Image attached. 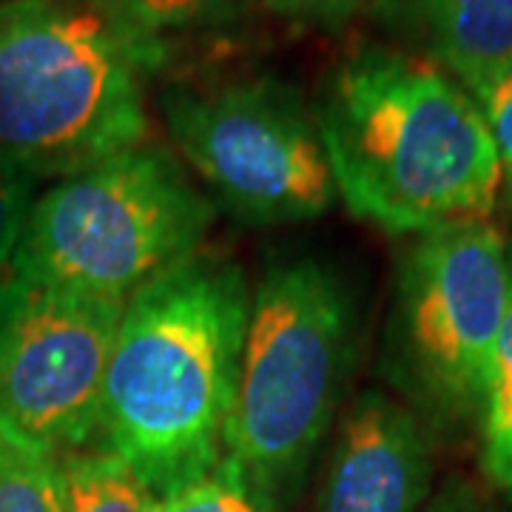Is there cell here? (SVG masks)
Here are the masks:
<instances>
[{
	"instance_id": "obj_16",
	"label": "cell",
	"mask_w": 512,
	"mask_h": 512,
	"mask_svg": "<svg viewBox=\"0 0 512 512\" xmlns=\"http://www.w3.org/2000/svg\"><path fill=\"white\" fill-rule=\"evenodd\" d=\"M40 183L29 168L0 157V282L9 276Z\"/></svg>"
},
{
	"instance_id": "obj_6",
	"label": "cell",
	"mask_w": 512,
	"mask_h": 512,
	"mask_svg": "<svg viewBox=\"0 0 512 512\" xmlns=\"http://www.w3.org/2000/svg\"><path fill=\"white\" fill-rule=\"evenodd\" d=\"M510 296V251L490 220L424 231L404 256L384 373L424 416L481 419Z\"/></svg>"
},
{
	"instance_id": "obj_10",
	"label": "cell",
	"mask_w": 512,
	"mask_h": 512,
	"mask_svg": "<svg viewBox=\"0 0 512 512\" xmlns=\"http://www.w3.org/2000/svg\"><path fill=\"white\" fill-rule=\"evenodd\" d=\"M470 97L512 72V0H382Z\"/></svg>"
},
{
	"instance_id": "obj_2",
	"label": "cell",
	"mask_w": 512,
	"mask_h": 512,
	"mask_svg": "<svg viewBox=\"0 0 512 512\" xmlns=\"http://www.w3.org/2000/svg\"><path fill=\"white\" fill-rule=\"evenodd\" d=\"M248 313L242 268L208 254L188 256L126 299L97 433L157 498L220 467Z\"/></svg>"
},
{
	"instance_id": "obj_4",
	"label": "cell",
	"mask_w": 512,
	"mask_h": 512,
	"mask_svg": "<svg viewBox=\"0 0 512 512\" xmlns=\"http://www.w3.org/2000/svg\"><path fill=\"white\" fill-rule=\"evenodd\" d=\"M353 353L345 279L316 256L274 262L251 293L222 470L276 510L339 410Z\"/></svg>"
},
{
	"instance_id": "obj_11",
	"label": "cell",
	"mask_w": 512,
	"mask_h": 512,
	"mask_svg": "<svg viewBox=\"0 0 512 512\" xmlns=\"http://www.w3.org/2000/svg\"><path fill=\"white\" fill-rule=\"evenodd\" d=\"M60 512H157L160 498L109 450L57 461Z\"/></svg>"
},
{
	"instance_id": "obj_9",
	"label": "cell",
	"mask_w": 512,
	"mask_h": 512,
	"mask_svg": "<svg viewBox=\"0 0 512 512\" xmlns=\"http://www.w3.org/2000/svg\"><path fill=\"white\" fill-rule=\"evenodd\" d=\"M430 484L421 419L382 390L362 393L339 427L316 512H419Z\"/></svg>"
},
{
	"instance_id": "obj_19",
	"label": "cell",
	"mask_w": 512,
	"mask_h": 512,
	"mask_svg": "<svg viewBox=\"0 0 512 512\" xmlns=\"http://www.w3.org/2000/svg\"><path fill=\"white\" fill-rule=\"evenodd\" d=\"M433 512H470V510H467V507H456V504H444V501H441L439 507H436Z\"/></svg>"
},
{
	"instance_id": "obj_1",
	"label": "cell",
	"mask_w": 512,
	"mask_h": 512,
	"mask_svg": "<svg viewBox=\"0 0 512 512\" xmlns=\"http://www.w3.org/2000/svg\"><path fill=\"white\" fill-rule=\"evenodd\" d=\"M316 126L336 197L387 234L490 220L501 163L478 103L427 57L356 46L328 74Z\"/></svg>"
},
{
	"instance_id": "obj_5",
	"label": "cell",
	"mask_w": 512,
	"mask_h": 512,
	"mask_svg": "<svg viewBox=\"0 0 512 512\" xmlns=\"http://www.w3.org/2000/svg\"><path fill=\"white\" fill-rule=\"evenodd\" d=\"M214 202L177 154L140 143L37 194L9 276L126 302L200 245Z\"/></svg>"
},
{
	"instance_id": "obj_7",
	"label": "cell",
	"mask_w": 512,
	"mask_h": 512,
	"mask_svg": "<svg viewBox=\"0 0 512 512\" xmlns=\"http://www.w3.org/2000/svg\"><path fill=\"white\" fill-rule=\"evenodd\" d=\"M160 111L177 154L237 220H316L336 200L316 114L282 80L174 83Z\"/></svg>"
},
{
	"instance_id": "obj_15",
	"label": "cell",
	"mask_w": 512,
	"mask_h": 512,
	"mask_svg": "<svg viewBox=\"0 0 512 512\" xmlns=\"http://www.w3.org/2000/svg\"><path fill=\"white\" fill-rule=\"evenodd\" d=\"M157 512H274L262 504L242 481L228 470L217 467L200 481L188 484L177 493L165 495L157 504Z\"/></svg>"
},
{
	"instance_id": "obj_12",
	"label": "cell",
	"mask_w": 512,
	"mask_h": 512,
	"mask_svg": "<svg viewBox=\"0 0 512 512\" xmlns=\"http://www.w3.org/2000/svg\"><path fill=\"white\" fill-rule=\"evenodd\" d=\"M478 421H481V467L512 504V251L507 313L495 348L487 402Z\"/></svg>"
},
{
	"instance_id": "obj_8",
	"label": "cell",
	"mask_w": 512,
	"mask_h": 512,
	"mask_svg": "<svg viewBox=\"0 0 512 512\" xmlns=\"http://www.w3.org/2000/svg\"><path fill=\"white\" fill-rule=\"evenodd\" d=\"M123 308L15 276L0 282V439L52 458L92 439Z\"/></svg>"
},
{
	"instance_id": "obj_3",
	"label": "cell",
	"mask_w": 512,
	"mask_h": 512,
	"mask_svg": "<svg viewBox=\"0 0 512 512\" xmlns=\"http://www.w3.org/2000/svg\"><path fill=\"white\" fill-rule=\"evenodd\" d=\"M163 49L117 0H0V157L60 180L146 143Z\"/></svg>"
},
{
	"instance_id": "obj_13",
	"label": "cell",
	"mask_w": 512,
	"mask_h": 512,
	"mask_svg": "<svg viewBox=\"0 0 512 512\" xmlns=\"http://www.w3.org/2000/svg\"><path fill=\"white\" fill-rule=\"evenodd\" d=\"M0 512H60L57 458L0 439Z\"/></svg>"
},
{
	"instance_id": "obj_17",
	"label": "cell",
	"mask_w": 512,
	"mask_h": 512,
	"mask_svg": "<svg viewBox=\"0 0 512 512\" xmlns=\"http://www.w3.org/2000/svg\"><path fill=\"white\" fill-rule=\"evenodd\" d=\"M493 134L498 163H501V188L512 202V72L498 77L487 89L473 97Z\"/></svg>"
},
{
	"instance_id": "obj_18",
	"label": "cell",
	"mask_w": 512,
	"mask_h": 512,
	"mask_svg": "<svg viewBox=\"0 0 512 512\" xmlns=\"http://www.w3.org/2000/svg\"><path fill=\"white\" fill-rule=\"evenodd\" d=\"M282 15L308 20V23H325L339 26L353 18L370 0H271Z\"/></svg>"
},
{
	"instance_id": "obj_14",
	"label": "cell",
	"mask_w": 512,
	"mask_h": 512,
	"mask_svg": "<svg viewBox=\"0 0 512 512\" xmlns=\"http://www.w3.org/2000/svg\"><path fill=\"white\" fill-rule=\"evenodd\" d=\"M134 26L163 43L168 32L214 26L239 15L251 0H117Z\"/></svg>"
}]
</instances>
